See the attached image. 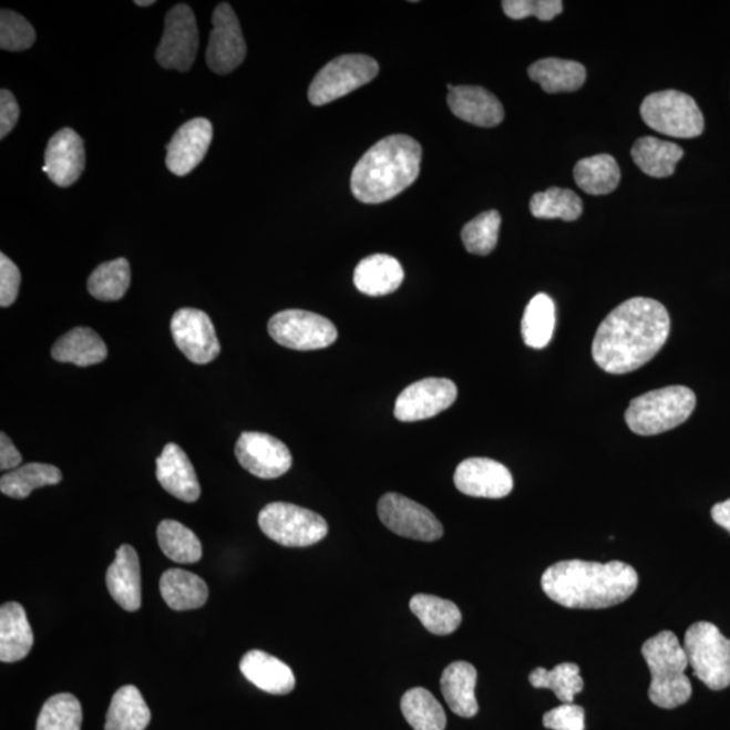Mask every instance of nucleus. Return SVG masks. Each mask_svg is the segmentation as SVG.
<instances>
[{
  "label": "nucleus",
  "mask_w": 730,
  "mask_h": 730,
  "mask_svg": "<svg viewBox=\"0 0 730 730\" xmlns=\"http://www.w3.org/2000/svg\"><path fill=\"white\" fill-rule=\"evenodd\" d=\"M670 329V315L658 300L631 298L599 325L593 341V359L613 376L634 372L659 353Z\"/></svg>",
  "instance_id": "nucleus-1"
},
{
  "label": "nucleus",
  "mask_w": 730,
  "mask_h": 730,
  "mask_svg": "<svg viewBox=\"0 0 730 730\" xmlns=\"http://www.w3.org/2000/svg\"><path fill=\"white\" fill-rule=\"evenodd\" d=\"M542 587L548 598L568 609H606L631 597L639 575L618 561H563L545 569Z\"/></svg>",
  "instance_id": "nucleus-2"
},
{
  "label": "nucleus",
  "mask_w": 730,
  "mask_h": 730,
  "mask_svg": "<svg viewBox=\"0 0 730 730\" xmlns=\"http://www.w3.org/2000/svg\"><path fill=\"white\" fill-rule=\"evenodd\" d=\"M421 158L422 148L414 138L394 134L380 140L356 164L352 194L367 205L395 198L419 177Z\"/></svg>",
  "instance_id": "nucleus-3"
},
{
  "label": "nucleus",
  "mask_w": 730,
  "mask_h": 730,
  "mask_svg": "<svg viewBox=\"0 0 730 730\" xmlns=\"http://www.w3.org/2000/svg\"><path fill=\"white\" fill-rule=\"evenodd\" d=\"M641 654L652 678L648 690L650 702L661 709H675L689 701L692 687L685 674L689 660L678 637L662 630L644 642Z\"/></svg>",
  "instance_id": "nucleus-4"
},
{
  "label": "nucleus",
  "mask_w": 730,
  "mask_h": 730,
  "mask_svg": "<svg viewBox=\"0 0 730 730\" xmlns=\"http://www.w3.org/2000/svg\"><path fill=\"white\" fill-rule=\"evenodd\" d=\"M696 404L695 391L685 385H668L631 400L625 421L636 434H660L689 420Z\"/></svg>",
  "instance_id": "nucleus-5"
},
{
  "label": "nucleus",
  "mask_w": 730,
  "mask_h": 730,
  "mask_svg": "<svg viewBox=\"0 0 730 730\" xmlns=\"http://www.w3.org/2000/svg\"><path fill=\"white\" fill-rule=\"evenodd\" d=\"M683 649L696 677L710 690L730 686V640L714 624H692L686 631Z\"/></svg>",
  "instance_id": "nucleus-6"
},
{
  "label": "nucleus",
  "mask_w": 730,
  "mask_h": 730,
  "mask_svg": "<svg viewBox=\"0 0 730 730\" xmlns=\"http://www.w3.org/2000/svg\"><path fill=\"white\" fill-rule=\"evenodd\" d=\"M264 535L288 548L310 547L327 537L329 526L320 514L292 503H269L259 514Z\"/></svg>",
  "instance_id": "nucleus-7"
},
{
  "label": "nucleus",
  "mask_w": 730,
  "mask_h": 730,
  "mask_svg": "<svg viewBox=\"0 0 730 730\" xmlns=\"http://www.w3.org/2000/svg\"><path fill=\"white\" fill-rule=\"evenodd\" d=\"M640 113L650 128L666 136L696 138L703 133V114L697 102L685 92H654L642 101Z\"/></svg>",
  "instance_id": "nucleus-8"
},
{
  "label": "nucleus",
  "mask_w": 730,
  "mask_h": 730,
  "mask_svg": "<svg viewBox=\"0 0 730 730\" xmlns=\"http://www.w3.org/2000/svg\"><path fill=\"white\" fill-rule=\"evenodd\" d=\"M379 65L366 54H343L317 73L309 88V101L323 106L363 88L378 76Z\"/></svg>",
  "instance_id": "nucleus-9"
},
{
  "label": "nucleus",
  "mask_w": 730,
  "mask_h": 730,
  "mask_svg": "<svg viewBox=\"0 0 730 730\" xmlns=\"http://www.w3.org/2000/svg\"><path fill=\"white\" fill-rule=\"evenodd\" d=\"M269 336L294 351H317L331 346L339 337L333 322L316 312L284 310L268 322Z\"/></svg>",
  "instance_id": "nucleus-10"
},
{
  "label": "nucleus",
  "mask_w": 730,
  "mask_h": 730,
  "mask_svg": "<svg viewBox=\"0 0 730 730\" xmlns=\"http://www.w3.org/2000/svg\"><path fill=\"white\" fill-rule=\"evenodd\" d=\"M199 32L189 6L177 4L165 17L161 45L157 47V63L165 70L187 72L198 53Z\"/></svg>",
  "instance_id": "nucleus-11"
},
{
  "label": "nucleus",
  "mask_w": 730,
  "mask_h": 730,
  "mask_svg": "<svg viewBox=\"0 0 730 730\" xmlns=\"http://www.w3.org/2000/svg\"><path fill=\"white\" fill-rule=\"evenodd\" d=\"M378 514L383 525L398 536L432 543L444 535L443 525L429 508L401 494L383 495Z\"/></svg>",
  "instance_id": "nucleus-12"
},
{
  "label": "nucleus",
  "mask_w": 730,
  "mask_h": 730,
  "mask_svg": "<svg viewBox=\"0 0 730 730\" xmlns=\"http://www.w3.org/2000/svg\"><path fill=\"white\" fill-rule=\"evenodd\" d=\"M247 56L240 22L228 3H220L213 14V30L208 40L206 61L218 75H228Z\"/></svg>",
  "instance_id": "nucleus-13"
},
{
  "label": "nucleus",
  "mask_w": 730,
  "mask_h": 730,
  "mask_svg": "<svg viewBox=\"0 0 730 730\" xmlns=\"http://www.w3.org/2000/svg\"><path fill=\"white\" fill-rule=\"evenodd\" d=\"M171 333L176 347L194 364L212 363L220 353V343L210 317L192 308L177 310L171 320Z\"/></svg>",
  "instance_id": "nucleus-14"
},
{
  "label": "nucleus",
  "mask_w": 730,
  "mask_h": 730,
  "mask_svg": "<svg viewBox=\"0 0 730 730\" xmlns=\"http://www.w3.org/2000/svg\"><path fill=\"white\" fill-rule=\"evenodd\" d=\"M241 467L260 480H276L292 465V456L285 443L271 434L244 432L235 448Z\"/></svg>",
  "instance_id": "nucleus-15"
},
{
  "label": "nucleus",
  "mask_w": 730,
  "mask_h": 730,
  "mask_svg": "<svg viewBox=\"0 0 730 730\" xmlns=\"http://www.w3.org/2000/svg\"><path fill=\"white\" fill-rule=\"evenodd\" d=\"M457 398L456 384L450 379L428 378L410 384L397 398L394 414L402 422H417L450 409Z\"/></svg>",
  "instance_id": "nucleus-16"
},
{
  "label": "nucleus",
  "mask_w": 730,
  "mask_h": 730,
  "mask_svg": "<svg viewBox=\"0 0 730 730\" xmlns=\"http://www.w3.org/2000/svg\"><path fill=\"white\" fill-rule=\"evenodd\" d=\"M453 481L460 493L475 498H505L514 486L511 471L486 457L464 460L457 465Z\"/></svg>",
  "instance_id": "nucleus-17"
},
{
  "label": "nucleus",
  "mask_w": 730,
  "mask_h": 730,
  "mask_svg": "<svg viewBox=\"0 0 730 730\" xmlns=\"http://www.w3.org/2000/svg\"><path fill=\"white\" fill-rule=\"evenodd\" d=\"M213 141V125L206 119H194L177 128L167 145V164L172 174L186 176L204 162Z\"/></svg>",
  "instance_id": "nucleus-18"
},
{
  "label": "nucleus",
  "mask_w": 730,
  "mask_h": 730,
  "mask_svg": "<svg viewBox=\"0 0 730 730\" xmlns=\"http://www.w3.org/2000/svg\"><path fill=\"white\" fill-rule=\"evenodd\" d=\"M85 152L83 140L75 131L65 127L49 140L45 165L42 171L59 187H70L83 174Z\"/></svg>",
  "instance_id": "nucleus-19"
},
{
  "label": "nucleus",
  "mask_w": 730,
  "mask_h": 730,
  "mask_svg": "<svg viewBox=\"0 0 730 730\" xmlns=\"http://www.w3.org/2000/svg\"><path fill=\"white\" fill-rule=\"evenodd\" d=\"M448 106L457 119L481 127H494L505 119L498 97L477 85H448Z\"/></svg>",
  "instance_id": "nucleus-20"
},
{
  "label": "nucleus",
  "mask_w": 730,
  "mask_h": 730,
  "mask_svg": "<svg viewBox=\"0 0 730 730\" xmlns=\"http://www.w3.org/2000/svg\"><path fill=\"white\" fill-rule=\"evenodd\" d=\"M156 477L162 487L175 498L187 503L199 500L198 476L179 445L169 443L164 446L162 455L156 460Z\"/></svg>",
  "instance_id": "nucleus-21"
},
{
  "label": "nucleus",
  "mask_w": 730,
  "mask_h": 730,
  "mask_svg": "<svg viewBox=\"0 0 730 730\" xmlns=\"http://www.w3.org/2000/svg\"><path fill=\"white\" fill-rule=\"evenodd\" d=\"M106 585L110 595L126 611L141 607V569L136 549L121 545L115 559L109 567Z\"/></svg>",
  "instance_id": "nucleus-22"
},
{
  "label": "nucleus",
  "mask_w": 730,
  "mask_h": 730,
  "mask_svg": "<svg viewBox=\"0 0 730 730\" xmlns=\"http://www.w3.org/2000/svg\"><path fill=\"white\" fill-rule=\"evenodd\" d=\"M240 670L251 685L269 695H290L297 683L296 675L286 662L259 649L244 655Z\"/></svg>",
  "instance_id": "nucleus-23"
},
{
  "label": "nucleus",
  "mask_w": 730,
  "mask_h": 730,
  "mask_svg": "<svg viewBox=\"0 0 730 730\" xmlns=\"http://www.w3.org/2000/svg\"><path fill=\"white\" fill-rule=\"evenodd\" d=\"M404 279L401 263L389 255L366 257L354 269L356 288L368 297L389 296L401 287Z\"/></svg>",
  "instance_id": "nucleus-24"
},
{
  "label": "nucleus",
  "mask_w": 730,
  "mask_h": 730,
  "mask_svg": "<svg viewBox=\"0 0 730 730\" xmlns=\"http://www.w3.org/2000/svg\"><path fill=\"white\" fill-rule=\"evenodd\" d=\"M476 668L467 661H455L441 675V691L453 713L471 719L480 711L475 697Z\"/></svg>",
  "instance_id": "nucleus-25"
},
{
  "label": "nucleus",
  "mask_w": 730,
  "mask_h": 730,
  "mask_svg": "<svg viewBox=\"0 0 730 730\" xmlns=\"http://www.w3.org/2000/svg\"><path fill=\"white\" fill-rule=\"evenodd\" d=\"M34 644L27 611L22 605L9 603L0 607V660L16 662L27 658Z\"/></svg>",
  "instance_id": "nucleus-26"
},
{
  "label": "nucleus",
  "mask_w": 730,
  "mask_h": 730,
  "mask_svg": "<svg viewBox=\"0 0 730 730\" xmlns=\"http://www.w3.org/2000/svg\"><path fill=\"white\" fill-rule=\"evenodd\" d=\"M51 353L60 363L90 367L106 360L107 347L95 330L81 327L60 337Z\"/></svg>",
  "instance_id": "nucleus-27"
},
{
  "label": "nucleus",
  "mask_w": 730,
  "mask_h": 730,
  "mask_svg": "<svg viewBox=\"0 0 730 730\" xmlns=\"http://www.w3.org/2000/svg\"><path fill=\"white\" fill-rule=\"evenodd\" d=\"M161 593L165 604L177 611L199 609L208 598L205 580L179 568L165 570L161 578Z\"/></svg>",
  "instance_id": "nucleus-28"
},
{
  "label": "nucleus",
  "mask_w": 730,
  "mask_h": 730,
  "mask_svg": "<svg viewBox=\"0 0 730 730\" xmlns=\"http://www.w3.org/2000/svg\"><path fill=\"white\" fill-rule=\"evenodd\" d=\"M527 75L548 94L573 92L586 82V69L573 60L548 58L529 66Z\"/></svg>",
  "instance_id": "nucleus-29"
},
{
  "label": "nucleus",
  "mask_w": 730,
  "mask_h": 730,
  "mask_svg": "<svg viewBox=\"0 0 730 730\" xmlns=\"http://www.w3.org/2000/svg\"><path fill=\"white\" fill-rule=\"evenodd\" d=\"M151 710L136 686H124L115 692L107 710L104 730H145Z\"/></svg>",
  "instance_id": "nucleus-30"
},
{
  "label": "nucleus",
  "mask_w": 730,
  "mask_h": 730,
  "mask_svg": "<svg viewBox=\"0 0 730 730\" xmlns=\"http://www.w3.org/2000/svg\"><path fill=\"white\" fill-rule=\"evenodd\" d=\"M631 157L644 174L661 179L674 174L677 164L682 161L683 150L668 141L642 137L631 148Z\"/></svg>",
  "instance_id": "nucleus-31"
},
{
  "label": "nucleus",
  "mask_w": 730,
  "mask_h": 730,
  "mask_svg": "<svg viewBox=\"0 0 730 730\" xmlns=\"http://www.w3.org/2000/svg\"><path fill=\"white\" fill-rule=\"evenodd\" d=\"M410 610L431 634L446 636L453 634L463 621L459 607L443 598L429 594H417L410 600Z\"/></svg>",
  "instance_id": "nucleus-32"
},
{
  "label": "nucleus",
  "mask_w": 730,
  "mask_h": 730,
  "mask_svg": "<svg viewBox=\"0 0 730 730\" xmlns=\"http://www.w3.org/2000/svg\"><path fill=\"white\" fill-rule=\"evenodd\" d=\"M63 480L61 471L52 464L29 463L12 470L0 480V491L10 498H28L32 491L54 486Z\"/></svg>",
  "instance_id": "nucleus-33"
},
{
  "label": "nucleus",
  "mask_w": 730,
  "mask_h": 730,
  "mask_svg": "<svg viewBox=\"0 0 730 730\" xmlns=\"http://www.w3.org/2000/svg\"><path fill=\"white\" fill-rule=\"evenodd\" d=\"M574 176L583 192L590 195H606L618 187L621 172L615 157L597 155L583 158L576 164Z\"/></svg>",
  "instance_id": "nucleus-34"
},
{
  "label": "nucleus",
  "mask_w": 730,
  "mask_h": 730,
  "mask_svg": "<svg viewBox=\"0 0 730 730\" xmlns=\"http://www.w3.org/2000/svg\"><path fill=\"white\" fill-rule=\"evenodd\" d=\"M157 542L163 554L175 563L194 564L204 555L198 536L175 520L162 521L157 527Z\"/></svg>",
  "instance_id": "nucleus-35"
},
{
  "label": "nucleus",
  "mask_w": 730,
  "mask_h": 730,
  "mask_svg": "<svg viewBox=\"0 0 730 730\" xmlns=\"http://www.w3.org/2000/svg\"><path fill=\"white\" fill-rule=\"evenodd\" d=\"M555 304L547 294H537L535 298L527 304L523 325L524 341L527 347L533 349H543L548 346L554 336L556 323Z\"/></svg>",
  "instance_id": "nucleus-36"
},
{
  "label": "nucleus",
  "mask_w": 730,
  "mask_h": 730,
  "mask_svg": "<svg viewBox=\"0 0 730 730\" xmlns=\"http://www.w3.org/2000/svg\"><path fill=\"white\" fill-rule=\"evenodd\" d=\"M404 719L414 730H444L446 716L431 691L415 687L404 692L401 701Z\"/></svg>",
  "instance_id": "nucleus-37"
},
{
  "label": "nucleus",
  "mask_w": 730,
  "mask_h": 730,
  "mask_svg": "<svg viewBox=\"0 0 730 730\" xmlns=\"http://www.w3.org/2000/svg\"><path fill=\"white\" fill-rule=\"evenodd\" d=\"M131 279V264L124 257L103 263L90 276L89 292L103 302H114L125 297Z\"/></svg>",
  "instance_id": "nucleus-38"
},
{
  "label": "nucleus",
  "mask_w": 730,
  "mask_h": 730,
  "mask_svg": "<svg viewBox=\"0 0 730 730\" xmlns=\"http://www.w3.org/2000/svg\"><path fill=\"white\" fill-rule=\"evenodd\" d=\"M529 682L536 689H551L563 703H573L585 687L580 668L575 662H562L551 671L538 667L529 675Z\"/></svg>",
  "instance_id": "nucleus-39"
},
{
  "label": "nucleus",
  "mask_w": 730,
  "mask_h": 730,
  "mask_svg": "<svg viewBox=\"0 0 730 730\" xmlns=\"http://www.w3.org/2000/svg\"><path fill=\"white\" fill-rule=\"evenodd\" d=\"M533 217L542 219L575 220L582 216L583 205L578 194L568 188L551 187L532 196Z\"/></svg>",
  "instance_id": "nucleus-40"
},
{
  "label": "nucleus",
  "mask_w": 730,
  "mask_h": 730,
  "mask_svg": "<svg viewBox=\"0 0 730 730\" xmlns=\"http://www.w3.org/2000/svg\"><path fill=\"white\" fill-rule=\"evenodd\" d=\"M82 705L75 696L63 695L49 698L41 709L35 730H81Z\"/></svg>",
  "instance_id": "nucleus-41"
},
{
  "label": "nucleus",
  "mask_w": 730,
  "mask_h": 730,
  "mask_svg": "<svg viewBox=\"0 0 730 730\" xmlns=\"http://www.w3.org/2000/svg\"><path fill=\"white\" fill-rule=\"evenodd\" d=\"M501 220L496 210L484 212L470 220L462 230L465 249L472 255H490L498 243Z\"/></svg>",
  "instance_id": "nucleus-42"
},
{
  "label": "nucleus",
  "mask_w": 730,
  "mask_h": 730,
  "mask_svg": "<svg viewBox=\"0 0 730 730\" xmlns=\"http://www.w3.org/2000/svg\"><path fill=\"white\" fill-rule=\"evenodd\" d=\"M34 41V29L22 16L6 9L0 12V48L3 51H27Z\"/></svg>",
  "instance_id": "nucleus-43"
},
{
  "label": "nucleus",
  "mask_w": 730,
  "mask_h": 730,
  "mask_svg": "<svg viewBox=\"0 0 730 730\" xmlns=\"http://www.w3.org/2000/svg\"><path fill=\"white\" fill-rule=\"evenodd\" d=\"M503 11L512 20H525L536 17L537 20L548 22L563 11L561 0H505L502 2Z\"/></svg>",
  "instance_id": "nucleus-44"
},
{
  "label": "nucleus",
  "mask_w": 730,
  "mask_h": 730,
  "mask_svg": "<svg viewBox=\"0 0 730 730\" xmlns=\"http://www.w3.org/2000/svg\"><path fill=\"white\" fill-rule=\"evenodd\" d=\"M543 723L551 730H585V710L578 705L563 703L547 711Z\"/></svg>",
  "instance_id": "nucleus-45"
},
{
  "label": "nucleus",
  "mask_w": 730,
  "mask_h": 730,
  "mask_svg": "<svg viewBox=\"0 0 730 730\" xmlns=\"http://www.w3.org/2000/svg\"><path fill=\"white\" fill-rule=\"evenodd\" d=\"M20 286V268L8 256L0 255V306L2 308H9L16 302Z\"/></svg>",
  "instance_id": "nucleus-46"
},
{
  "label": "nucleus",
  "mask_w": 730,
  "mask_h": 730,
  "mask_svg": "<svg viewBox=\"0 0 730 730\" xmlns=\"http://www.w3.org/2000/svg\"><path fill=\"white\" fill-rule=\"evenodd\" d=\"M20 120V106L8 90L0 91V138H4Z\"/></svg>",
  "instance_id": "nucleus-47"
},
{
  "label": "nucleus",
  "mask_w": 730,
  "mask_h": 730,
  "mask_svg": "<svg viewBox=\"0 0 730 730\" xmlns=\"http://www.w3.org/2000/svg\"><path fill=\"white\" fill-rule=\"evenodd\" d=\"M21 463L20 451L12 444L8 434L0 433V470L10 472L20 467Z\"/></svg>",
  "instance_id": "nucleus-48"
},
{
  "label": "nucleus",
  "mask_w": 730,
  "mask_h": 730,
  "mask_svg": "<svg viewBox=\"0 0 730 730\" xmlns=\"http://www.w3.org/2000/svg\"><path fill=\"white\" fill-rule=\"evenodd\" d=\"M711 517H713L716 524H719L730 533V500L717 503L711 508Z\"/></svg>",
  "instance_id": "nucleus-49"
},
{
  "label": "nucleus",
  "mask_w": 730,
  "mask_h": 730,
  "mask_svg": "<svg viewBox=\"0 0 730 730\" xmlns=\"http://www.w3.org/2000/svg\"><path fill=\"white\" fill-rule=\"evenodd\" d=\"M140 8H148V6L155 4V0H150V2H141V0H137L136 2Z\"/></svg>",
  "instance_id": "nucleus-50"
}]
</instances>
